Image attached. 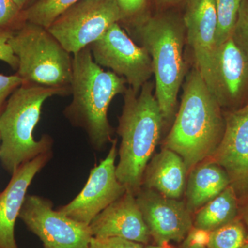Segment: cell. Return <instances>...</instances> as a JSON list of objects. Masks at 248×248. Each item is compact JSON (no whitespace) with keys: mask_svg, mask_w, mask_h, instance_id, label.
<instances>
[{"mask_svg":"<svg viewBox=\"0 0 248 248\" xmlns=\"http://www.w3.org/2000/svg\"><path fill=\"white\" fill-rule=\"evenodd\" d=\"M242 0H215L217 12V48L232 38Z\"/></svg>","mask_w":248,"mask_h":248,"instance_id":"cell-22","label":"cell"},{"mask_svg":"<svg viewBox=\"0 0 248 248\" xmlns=\"http://www.w3.org/2000/svg\"><path fill=\"white\" fill-rule=\"evenodd\" d=\"M19 218L43 248H89L93 238L89 226L53 210V202L40 196L27 195Z\"/></svg>","mask_w":248,"mask_h":248,"instance_id":"cell-9","label":"cell"},{"mask_svg":"<svg viewBox=\"0 0 248 248\" xmlns=\"http://www.w3.org/2000/svg\"><path fill=\"white\" fill-rule=\"evenodd\" d=\"M160 2L165 4H176L185 1V0H159Z\"/></svg>","mask_w":248,"mask_h":248,"instance_id":"cell-34","label":"cell"},{"mask_svg":"<svg viewBox=\"0 0 248 248\" xmlns=\"http://www.w3.org/2000/svg\"><path fill=\"white\" fill-rule=\"evenodd\" d=\"M144 248H176L173 245L170 244V242H164L163 244H148L145 245Z\"/></svg>","mask_w":248,"mask_h":248,"instance_id":"cell-32","label":"cell"},{"mask_svg":"<svg viewBox=\"0 0 248 248\" xmlns=\"http://www.w3.org/2000/svg\"><path fill=\"white\" fill-rule=\"evenodd\" d=\"M69 94V89L30 82L23 83L11 94L0 113V160L11 175L22 164L51 151V137L44 135L36 141L34 130L46 101L54 96Z\"/></svg>","mask_w":248,"mask_h":248,"instance_id":"cell-4","label":"cell"},{"mask_svg":"<svg viewBox=\"0 0 248 248\" xmlns=\"http://www.w3.org/2000/svg\"><path fill=\"white\" fill-rule=\"evenodd\" d=\"M239 217V197L231 186L193 215V227L213 232Z\"/></svg>","mask_w":248,"mask_h":248,"instance_id":"cell-19","label":"cell"},{"mask_svg":"<svg viewBox=\"0 0 248 248\" xmlns=\"http://www.w3.org/2000/svg\"><path fill=\"white\" fill-rule=\"evenodd\" d=\"M136 200L155 244L182 243L193 228V215L184 200L168 198L143 187Z\"/></svg>","mask_w":248,"mask_h":248,"instance_id":"cell-12","label":"cell"},{"mask_svg":"<svg viewBox=\"0 0 248 248\" xmlns=\"http://www.w3.org/2000/svg\"><path fill=\"white\" fill-rule=\"evenodd\" d=\"M210 234H211V232L193 227L184 241L188 244L207 247L210 241Z\"/></svg>","mask_w":248,"mask_h":248,"instance_id":"cell-29","label":"cell"},{"mask_svg":"<svg viewBox=\"0 0 248 248\" xmlns=\"http://www.w3.org/2000/svg\"><path fill=\"white\" fill-rule=\"evenodd\" d=\"M211 93L225 110L248 104V55L232 38L217 48Z\"/></svg>","mask_w":248,"mask_h":248,"instance_id":"cell-14","label":"cell"},{"mask_svg":"<svg viewBox=\"0 0 248 248\" xmlns=\"http://www.w3.org/2000/svg\"><path fill=\"white\" fill-rule=\"evenodd\" d=\"M123 14L124 19L126 18L138 17L143 10L146 0H116Z\"/></svg>","mask_w":248,"mask_h":248,"instance_id":"cell-28","label":"cell"},{"mask_svg":"<svg viewBox=\"0 0 248 248\" xmlns=\"http://www.w3.org/2000/svg\"><path fill=\"white\" fill-rule=\"evenodd\" d=\"M132 26L135 35L152 60L155 94L164 125L175 117L177 96L186 76L184 46L186 29L176 16H139Z\"/></svg>","mask_w":248,"mask_h":248,"instance_id":"cell-5","label":"cell"},{"mask_svg":"<svg viewBox=\"0 0 248 248\" xmlns=\"http://www.w3.org/2000/svg\"><path fill=\"white\" fill-rule=\"evenodd\" d=\"M187 175L188 171L182 158L175 152L163 148L147 165L141 187L168 198L182 200Z\"/></svg>","mask_w":248,"mask_h":248,"instance_id":"cell-17","label":"cell"},{"mask_svg":"<svg viewBox=\"0 0 248 248\" xmlns=\"http://www.w3.org/2000/svg\"><path fill=\"white\" fill-rule=\"evenodd\" d=\"M224 130L223 109L200 71L194 68L183 84L182 102L164 148L177 153L189 173L213 155Z\"/></svg>","mask_w":248,"mask_h":248,"instance_id":"cell-1","label":"cell"},{"mask_svg":"<svg viewBox=\"0 0 248 248\" xmlns=\"http://www.w3.org/2000/svg\"><path fill=\"white\" fill-rule=\"evenodd\" d=\"M89 227L94 238H122L144 246L153 241L136 197L128 192L94 217Z\"/></svg>","mask_w":248,"mask_h":248,"instance_id":"cell-15","label":"cell"},{"mask_svg":"<svg viewBox=\"0 0 248 248\" xmlns=\"http://www.w3.org/2000/svg\"><path fill=\"white\" fill-rule=\"evenodd\" d=\"M232 38L248 55V0H242Z\"/></svg>","mask_w":248,"mask_h":248,"instance_id":"cell-24","label":"cell"},{"mask_svg":"<svg viewBox=\"0 0 248 248\" xmlns=\"http://www.w3.org/2000/svg\"><path fill=\"white\" fill-rule=\"evenodd\" d=\"M9 44L24 82L71 90L73 56L48 29L26 22L14 31Z\"/></svg>","mask_w":248,"mask_h":248,"instance_id":"cell-6","label":"cell"},{"mask_svg":"<svg viewBox=\"0 0 248 248\" xmlns=\"http://www.w3.org/2000/svg\"><path fill=\"white\" fill-rule=\"evenodd\" d=\"M241 248H248V243L247 244H245L244 246H243Z\"/></svg>","mask_w":248,"mask_h":248,"instance_id":"cell-35","label":"cell"},{"mask_svg":"<svg viewBox=\"0 0 248 248\" xmlns=\"http://www.w3.org/2000/svg\"><path fill=\"white\" fill-rule=\"evenodd\" d=\"M122 20L123 14L116 0H81L62 13L47 29L74 55Z\"/></svg>","mask_w":248,"mask_h":248,"instance_id":"cell-7","label":"cell"},{"mask_svg":"<svg viewBox=\"0 0 248 248\" xmlns=\"http://www.w3.org/2000/svg\"><path fill=\"white\" fill-rule=\"evenodd\" d=\"M24 83L17 74L5 76L0 74V113L11 94Z\"/></svg>","mask_w":248,"mask_h":248,"instance_id":"cell-26","label":"cell"},{"mask_svg":"<svg viewBox=\"0 0 248 248\" xmlns=\"http://www.w3.org/2000/svg\"><path fill=\"white\" fill-rule=\"evenodd\" d=\"M155 84L148 81L140 93L127 88L119 117L120 159L116 175L126 192L136 197L141 190L143 174L161 139L164 118L154 94Z\"/></svg>","mask_w":248,"mask_h":248,"instance_id":"cell-2","label":"cell"},{"mask_svg":"<svg viewBox=\"0 0 248 248\" xmlns=\"http://www.w3.org/2000/svg\"><path fill=\"white\" fill-rule=\"evenodd\" d=\"M230 186L229 176L223 168L214 163L202 161L187 175L184 192L187 210L195 215Z\"/></svg>","mask_w":248,"mask_h":248,"instance_id":"cell-18","label":"cell"},{"mask_svg":"<svg viewBox=\"0 0 248 248\" xmlns=\"http://www.w3.org/2000/svg\"><path fill=\"white\" fill-rule=\"evenodd\" d=\"M52 156L50 151L19 166L6 188L0 192V248H19L15 236L16 221L31 182Z\"/></svg>","mask_w":248,"mask_h":248,"instance_id":"cell-16","label":"cell"},{"mask_svg":"<svg viewBox=\"0 0 248 248\" xmlns=\"http://www.w3.org/2000/svg\"><path fill=\"white\" fill-rule=\"evenodd\" d=\"M14 31L0 28V60L7 63L13 69L17 70L19 60L9 44Z\"/></svg>","mask_w":248,"mask_h":248,"instance_id":"cell-25","label":"cell"},{"mask_svg":"<svg viewBox=\"0 0 248 248\" xmlns=\"http://www.w3.org/2000/svg\"><path fill=\"white\" fill-rule=\"evenodd\" d=\"M247 243V228L239 217L226 226L211 232L207 248H241Z\"/></svg>","mask_w":248,"mask_h":248,"instance_id":"cell-21","label":"cell"},{"mask_svg":"<svg viewBox=\"0 0 248 248\" xmlns=\"http://www.w3.org/2000/svg\"><path fill=\"white\" fill-rule=\"evenodd\" d=\"M117 140L107 157L91 170L84 188L70 203L57 209L75 221L89 226L97 215L126 192L116 175Z\"/></svg>","mask_w":248,"mask_h":248,"instance_id":"cell-10","label":"cell"},{"mask_svg":"<svg viewBox=\"0 0 248 248\" xmlns=\"http://www.w3.org/2000/svg\"><path fill=\"white\" fill-rule=\"evenodd\" d=\"M14 1L17 5L18 7L23 11L33 4L36 0H14Z\"/></svg>","mask_w":248,"mask_h":248,"instance_id":"cell-31","label":"cell"},{"mask_svg":"<svg viewBox=\"0 0 248 248\" xmlns=\"http://www.w3.org/2000/svg\"><path fill=\"white\" fill-rule=\"evenodd\" d=\"M89 47L94 62L124 78L135 93H140L153 76V63L148 51L137 45L119 23Z\"/></svg>","mask_w":248,"mask_h":248,"instance_id":"cell-8","label":"cell"},{"mask_svg":"<svg viewBox=\"0 0 248 248\" xmlns=\"http://www.w3.org/2000/svg\"><path fill=\"white\" fill-rule=\"evenodd\" d=\"M81 0H36L22 11L24 22L32 23L48 29L68 8Z\"/></svg>","mask_w":248,"mask_h":248,"instance_id":"cell-20","label":"cell"},{"mask_svg":"<svg viewBox=\"0 0 248 248\" xmlns=\"http://www.w3.org/2000/svg\"><path fill=\"white\" fill-rule=\"evenodd\" d=\"M89 248H144V245L122 238L93 237Z\"/></svg>","mask_w":248,"mask_h":248,"instance_id":"cell-27","label":"cell"},{"mask_svg":"<svg viewBox=\"0 0 248 248\" xmlns=\"http://www.w3.org/2000/svg\"><path fill=\"white\" fill-rule=\"evenodd\" d=\"M225 130L221 143L208 159L226 170L238 197L248 192V104L223 110Z\"/></svg>","mask_w":248,"mask_h":248,"instance_id":"cell-11","label":"cell"},{"mask_svg":"<svg viewBox=\"0 0 248 248\" xmlns=\"http://www.w3.org/2000/svg\"><path fill=\"white\" fill-rule=\"evenodd\" d=\"M0 146H1V135H0Z\"/></svg>","mask_w":248,"mask_h":248,"instance_id":"cell-36","label":"cell"},{"mask_svg":"<svg viewBox=\"0 0 248 248\" xmlns=\"http://www.w3.org/2000/svg\"><path fill=\"white\" fill-rule=\"evenodd\" d=\"M181 248H207L205 246H197V245H190L183 241L181 245Z\"/></svg>","mask_w":248,"mask_h":248,"instance_id":"cell-33","label":"cell"},{"mask_svg":"<svg viewBox=\"0 0 248 248\" xmlns=\"http://www.w3.org/2000/svg\"><path fill=\"white\" fill-rule=\"evenodd\" d=\"M126 83L124 78L97 65L89 46L73 55V99L63 115L72 125L84 130L97 151H102L110 141L112 128L108 110L113 98L125 92Z\"/></svg>","mask_w":248,"mask_h":248,"instance_id":"cell-3","label":"cell"},{"mask_svg":"<svg viewBox=\"0 0 248 248\" xmlns=\"http://www.w3.org/2000/svg\"><path fill=\"white\" fill-rule=\"evenodd\" d=\"M183 22L196 68L211 92L217 51L215 0H188Z\"/></svg>","mask_w":248,"mask_h":248,"instance_id":"cell-13","label":"cell"},{"mask_svg":"<svg viewBox=\"0 0 248 248\" xmlns=\"http://www.w3.org/2000/svg\"><path fill=\"white\" fill-rule=\"evenodd\" d=\"M25 23L22 11L14 0H0V28L16 31L23 25L18 22Z\"/></svg>","mask_w":248,"mask_h":248,"instance_id":"cell-23","label":"cell"},{"mask_svg":"<svg viewBox=\"0 0 248 248\" xmlns=\"http://www.w3.org/2000/svg\"><path fill=\"white\" fill-rule=\"evenodd\" d=\"M239 217L244 222L248 233V192L239 198Z\"/></svg>","mask_w":248,"mask_h":248,"instance_id":"cell-30","label":"cell"}]
</instances>
